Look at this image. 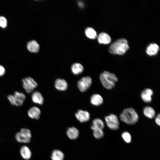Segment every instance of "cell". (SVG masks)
Here are the masks:
<instances>
[{"instance_id":"8992f818","label":"cell","mask_w":160,"mask_h":160,"mask_svg":"<svg viewBox=\"0 0 160 160\" xmlns=\"http://www.w3.org/2000/svg\"><path fill=\"white\" fill-rule=\"evenodd\" d=\"M105 120L108 127L113 130H116L119 128V123L117 116L113 114H111L106 116Z\"/></svg>"},{"instance_id":"d6986e66","label":"cell","mask_w":160,"mask_h":160,"mask_svg":"<svg viewBox=\"0 0 160 160\" xmlns=\"http://www.w3.org/2000/svg\"><path fill=\"white\" fill-rule=\"evenodd\" d=\"M27 48L28 50L31 52H37L39 51V45L36 41L32 40L28 42Z\"/></svg>"},{"instance_id":"484cf974","label":"cell","mask_w":160,"mask_h":160,"mask_svg":"<svg viewBox=\"0 0 160 160\" xmlns=\"http://www.w3.org/2000/svg\"><path fill=\"white\" fill-rule=\"evenodd\" d=\"M121 136L122 138L127 143H129L131 141V136L130 133L127 132H123Z\"/></svg>"},{"instance_id":"9a60e30c","label":"cell","mask_w":160,"mask_h":160,"mask_svg":"<svg viewBox=\"0 0 160 160\" xmlns=\"http://www.w3.org/2000/svg\"><path fill=\"white\" fill-rule=\"evenodd\" d=\"M68 137L71 140H75L77 139L79 135L78 129L75 127H72L69 128L66 132Z\"/></svg>"},{"instance_id":"5b68a950","label":"cell","mask_w":160,"mask_h":160,"mask_svg":"<svg viewBox=\"0 0 160 160\" xmlns=\"http://www.w3.org/2000/svg\"><path fill=\"white\" fill-rule=\"evenodd\" d=\"M23 86L26 92L28 93L31 92L38 85L37 83L32 78L28 77L22 80Z\"/></svg>"},{"instance_id":"9c48e42d","label":"cell","mask_w":160,"mask_h":160,"mask_svg":"<svg viewBox=\"0 0 160 160\" xmlns=\"http://www.w3.org/2000/svg\"><path fill=\"white\" fill-rule=\"evenodd\" d=\"M77 119L81 122L88 121L90 118V114L87 111L81 110H79L75 114Z\"/></svg>"},{"instance_id":"e0dca14e","label":"cell","mask_w":160,"mask_h":160,"mask_svg":"<svg viewBox=\"0 0 160 160\" xmlns=\"http://www.w3.org/2000/svg\"><path fill=\"white\" fill-rule=\"evenodd\" d=\"M32 101L35 103L42 105L44 103V98L41 94L39 92H33L31 95Z\"/></svg>"},{"instance_id":"ba28073f","label":"cell","mask_w":160,"mask_h":160,"mask_svg":"<svg viewBox=\"0 0 160 160\" xmlns=\"http://www.w3.org/2000/svg\"><path fill=\"white\" fill-rule=\"evenodd\" d=\"M153 94L152 90L150 88H145L141 93V97L142 100L145 103H151L152 100V96Z\"/></svg>"},{"instance_id":"2e32d148","label":"cell","mask_w":160,"mask_h":160,"mask_svg":"<svg viewBox=\"0 0 160 160\" xmlns=\"http://www.w3.org/2000/svg\"><path fill=\"white\" fill-rule=\"evenodd\" d=\"M20 153L22 158L25 160H28L31 157V151L29 148L26 146H23L21 148Z\"/></svg>"},{"instance_id":"8fae6325","label":"cell","mask_w":160,"mask_h":160,"mask_svg":"<svg viewBox=\"0 0 160 160\" xmlns=\"http://www.w3.org/2000/svg\"><path fill=\"white\" fill-rule=\"evenodd\" d=\"M55 86L57 90L64 91L67 88L68 84L66 81L63 79H57L55 80Z\"/></svg>"},{"instance_id":"cb8c5ba5","label":"cell","mask_w":160,"mask_h":160,"mask_svg":"<svg viewBox=\"0 0 160 160\" xmlns=\"http://www.w3.org/2000/svg\"><path fill=\"white\" fill-rule=\"evenodd\" d=\"M87 36L91 39H95L97 36L96 31L93 28L91 27H88L86 28L85 31Z\"/></svg>"},{"instance_id":"603a6c76","label":"cell","mask_w":160,"mask_h":160,"mask_svg":"<svg viewBox=\"0 0 160 160\" xmlns=\"http://www.w3.org/2000/svg\"><path fill=\"white\" fill-rule=\"evenodd\" d=\"M64 156V153L62 151L55 150L52 153L51 158L52 160H63Z\"/></svg>"},{"instance_id":"d4e9b609","label":"cell","mask_w":160,"mask_h":160,"mask_svg":"<svg viewBox=\"0 0 160 160\" xmlns=\"http://www.w3.org/2000/svg\"><path fill=\"white\" fill-rule=\"evenodd\" d=\"M93 134L96 138L100 139L102 138L104 135V132L103 129H93Z\"/></svg>"},{"instance_id":"ffe728a7","label":"cell","mask_w":160,"mask_h":160,"mask_svg":"<svg viewBox=\"0 0 160 160\" xmlns=\"http://www.w3.org/2000/svg\"><path fill=\"white\" fill-rule=\"evenodd\" d=\"M143 113L146 117L150 119L153 118L156 114L155 111L154 109L149 106H146L144 108Z\"/></svg>"},{"instance_id":"5bb4252c","label":"cell","mask_w":160,"mask_h":160,"mask_svg":"<svg viewBox=\"0 0 160 160\" xmlns=\"http://www.w3.org/2000/svg\"><path fill=\"white\" fill-rule=\"evenodd\" d=\"M90 102L92 104L98 106L101 105L103 103V100L102 97L99 94H93L91 97Z\"/></svg>"},{"instance_id":"52a82bcc","label":"cell","mask_w":160,"mask_h":160,"mask_svg":"<svg viewBox=\"0 0 160 160\" xmlns=\"http://www.w3.org/2000/svg\"><path fill=\"white\" fill-rule=\"evenodd\" d=\"M92 82V79L90 77L86 76L83 77L78 82V88L81 92H84L89 88Z\"/></svg>"},{"instance_id":"4fadbf2b","label":"cell","mask_w":160,"mask_h":160,"mask_svg":"<svg viewBox=\"0 0 160 160\" xmlns=\"http://www.w3.org/2000/svg\"><path fill=\"white\" fill-rule=\"evenodd\" d=\"M159 50L158 45L155 43L150 44L146 49V53L150 56L156 55Z\"/></svg>"},{"instance_id":"4dcf8cb0","label":"cell","mask_w":160,"mask_h":160,"mask_svg":"<svg viewBox=\"0 0 160 160\" xmlns=\"http://www.w3.org/2000/svg\"><path fill=\"white\" fill-rule=\"evenodd\" d=\"M79 5L80 7H82L83 6V4L81 2H79Z\"/></svg>"},{"instance_id":"30bf717a","label":"cell","mask_w":160,"mask_h":160,"mask_svg":"<svg viewBox=\"0 0 160 160\" xmlns=\"http://www.w3.org/2000/svg\"><path fill=\"white\" fill-rule=\"evenodd\" d=\"M14 95L15 97L14 105L18 106L22 105L26 98L25 95L22 93L16 91Z\"/></svg>"},{"instance_id":"4316f807","label":"cell","mask_w":160,"mask_h":160,"mask_svg":"<svg viewBox=\"0 0 160 160\" xmlns=\"http://www.w3.org/2000/svg\"><path fill=\"white\" fill-rule=\"evenodd\" d=\"M7 21L6 19L3 16H0V26L5 28L7 25Z\"/></svg>"},{"instance_id":"7a4b0ae2","label":"cell","mask_w":160,"mask_h":160,"mask_svg":"<svg viewBox=\"0 0 160 160\" xmlns=\"http://www.w3.org/2000/svg\"><path fill=\"white\" fill-rule=\"evenodd\" d=\"M120 118L123 122L128 124L132 125L138 121L139 116L134 108H128L124 110L120 115Z\"/></svg>"},{"instance_id":"f1b7e54d","label":"cell","mask_w":160,"mask_h":160,"mask_svg":"<svg viewBox=\"0 0 160 160\" xmlns=\"http://www.w3.org/2000/svg\"><path fill=\"white\" fill-rule=\"evenodd\" d=\"M5 72V70L4 67L0 65V76L4 75Z\"/></svg>"},{"instance_id":"ac0fdd59","label":"cell","mask_w":160,"mask_h":160,"mask_svg":"<svg viewBox=\"0 0 160 160\" xmlns=\"http://www.w3.org/2000/svg\"><path fill=\"white\" fill-rule=\"evenodd\" d=\"M98 40L99 43L100 44H108L111 42V39L108 34L103 32L99 34Z\"/></svg>"},{"instance_id":"6da1fadb","label":"cell","mask_w":160,"mask_h":160,"mask_svg":"<svg viewBox=\"0 0 160 160\" xmlns=\"http://www.w3.org/2000/svg\"><path fill=\"white\" fill-rule=\"evenodd\" d=\"M129 47L127 40L124 38H121L113 42L110 46L109 51L112 54L123 55Z\"/></svg>"},{"instance_id":"3957f363","label":"cell","mask_w":160,"mask_h":160,"mask_svg":"<svg viewBox=\"0 0 160 160\" xmlns=\"http://www.w3.org/2000/svg\"><path fill=\"white\" fill-rule=\"evenodd\" d=\"M100 79L103 86L109 89L113 88L116 83L118 81V78L115 74L106 71L100 74Z\"/></svg>"},{"instance_id":"7402d4cb","label":"cell","mask_w":160,"mask_h":160,"mask_svg":"<svg viewBox=\"0 0 160 160\" xmlns=\"http://www.w3.org/2000/svg\"><path fill=\"white\" fill-rule=\"evenodd\" d=\"M71 70L74 74L77 75L83 72L84 70V68L80 63H76L72 65Z\"/></svg>"},{"instance_id":"83f0119b","label":"cell","mask_w":160,"mask_h":160,"mask_svg":"<svg viewBox=\"0 0 160 160\" xmlns=\"http://www.w3.org/2000/svg\"><path fill=\"white\" fill-rule=\"evenodd\" d=\"M7 98L11 104L14 105L15 97L14 95H9L7 96Z\"/></svg>"},{"instance_id":"7c38bea8","label":"cell","mask_w":160,"mask_h":160,"mask_svg":"<svg viewBox=\"0 0 160 160\" xmlns=\"http://www.w3.org/2000/svg\"><path fill=\"white\" fill-rule=\"evenodd\" d=\"M28 114L30 118L37 120L40 118L41 111L38 107L33 106L28 110Z\"/></svg>"},{"instance_id":"277c9868","label":"cell","mask_w":160,"mask_h":160,"mask_svg":"<svg viewBox=\"0 0 160 160\" xmlns=\"http://www.w3.org/2000/svg\"><path fill=\"white\" fill-rule=\"evenodd\" d=\"M31 137V132L27 128H22L20 132L15 135L16 140L20 143H27L30 142Z\"/></svg>"},{"instance_id":"f546056e","label":"cell","mask_w":160,"mask_h":160,"mask_svg":"<svg viewBox=\"0 0 160 160\" xmlns=\"http://www.w3.org/2000/svg\"><path fill=\"white\" fill-rule=\"evenodd\" d=\"M155 121L156 124L159 126L160 125V115L159 113L158 114L156 117Z\"/></svg>"},{"instance_id":"44dd1931","label":"cell","mask_w":160,"mask_h":160,"mask_svg":"<svg viewBox=\"0 0 160 160\" xmlns=\"http://www.w3.org/2000/svg\"><path fill=\"white\" fill-rule=\"evenodd\" d=\"M104 127V124L103 121L99 118L94 119L92 122L91 126L92 129H103Z\"/></svg>"}]
</instances>
